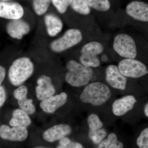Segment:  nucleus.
I'll return each mask as SVG.
<instances>
[{
    "mask_svg": "<svg viewBox=\"0 0 148 148\" xmlns=\"http://www.w3.org/2000/svg\"><path fill=\"white\" fill-rule=\"evenodd\" d=\"M66 68L68 72L65 77L66 81L74 87L86 85L93 76V71L90 67L84 66L75 60L68 62Z\"/></svg>",
    "mask_w": 148,
    "mask_h": 148,
    "instance_id": "obj_1",
    "label": "nucleus"
},
{
    "mask_svg": "<svg viewBox=\"0 0 148 148\" xmlns=\"http://www.w3.org/2000/svg\"><path fill=\"white\" fill-rule=\"evenodd\" d=\"M111 96V90L108 86L102 82H95L86 86L80 99L83 103L101 106L105 104Z\"/></svg>",
    "mask_w": 148,
    "mask_h": 148,
    "instance_id": "obj_2",
    "label": "nucleus"
},
{
    "mask_svg": "<svg viewBox=\"0 0 148 148\" xmlns=\"http://www.w3.org/2000/svg\"><path fill=\"white\" fill-rule=\"evenodd\" d=\"M34 71V65L31 59L22 57L15 60L9 70L8 77L12 84L18 86L32 76Z\"/></svg>",
    "mask_w": 148,
    "mask_h": 148,
    "instance_id": "obj_3",
    "label": "nucleus"
},
{
    "mask_svg": "<svg viewBox=\"0 0 148 148\" xmlns=\"http://www.w3.org/2000/svg\"><path fill=\"white\" fill-rule=\"evenodd\" d=\"M114 50L121 57L134 59L137 55L136 44L134 39L129 35L120 34L114 38Z\"/></svg>",
    "mask_w": 148,
    "mask_h": 148,
    "instance_id": "obj_4",
    "label": "nucleus"
},
{
    "mask_svg": "<svg viewBox=\"0 0 148 148\" xmlns=\"http://www.w3.org/2000/svg\"><path fill=\"white\" fill-rule=\"evenodd\" d=\"M103 49V45L98 42H91L85 45L81 50V64L90 68L99 67L100 61L98 55L102 53Z\"/></svg>",
    "mask_w": 148,
    "mask_h": 148,
    "instance_id": "obj_5",
    "label": "nucleus"
},
{
    "mask_svg": "<svg viewBox=\"0 0 148 148\" xmlns=\"http://www.w3.org/2000/svg\"><path fill=\"white\" fill-rule=\"evenodd\" d=\"M82 38V34L79 30L70 29L61 38L52 41L50 48L54 52H63L79 43Z\"/></svg>",
    "mask_w": 148,
    "mask_h": 148,
    "instance_id": "obj_6",
    "label": "nucleus"
},
{
    "mask_svg": "<svg viewBox=\"0 0 148 148\" xmlns=\"http://www.w3.org/2000/svg\"><path fill=\"white\" fill-rule=\"evenodd\" d=\"M118 68L123 75L128 77L138 78L148 73L147 69L145 64L132 58L122 60L119 63Z\"/></svg>",
    "mask_w": 148,
    "mask_h": 148,
    "instance_id": "obj_7",
    "label": "nucleus"
},
{
    "mask_svg": "<svg viewBox=\"0 0 148 148\" xmlns=\"http://www.w3.org/2000/svg\"><path fill=\"white\" fill-rule=\"evenodd\" d=\"M106 79L108 83L114 88L124 90L126 88L127 78L120 72L116 66L110 65L107 67Z\"/></svg>",
    "mask_w": 148,
    "mask_h": 148,
    "instance_id": "obj_8",
    "label": "nucleus"
},
{
    "mask_svg": "<svg viewBox=\"0 0 148 148\" xmlns=\"http://www.w3.org/2000/svg\"><path fill=\"white\" fill-rule=\"evenodd\" d=\"M24 14L23 8L18 3L0 1V17L10 20L19 19Z\"/></svg>",
    "mask_w": 148,
    "mask_h": 148,
    "instance_id": "obj_9",
    "label": "nucleus"
},
{
    "mask_svg": "<svg viewBox=\"0 0 148 148\" xmlns=\"http://www.w3.org/2000/svg\"><path fill=\"white\" fill-rule=\"evenodd\" d=\"M37 82L36 93L38 100L43 101L55 94V88L50 77L42 75L37 80Z\"/></svg>",
    "mask_w": 148,
    "mask_h": 148,
    "instance_id": "obj_10",
    "label": "nucleus"
},
{
    "mask_svg": "<svg viewBox=\"0 0 148 148\" xmlns=\"http://www.w3.org/2000/svg\"><path fill=\"white\" fill-rule=\"evenodd\" d=\"M28 136L26 127H13L3 125L0 127V137L4 140L11 141H23Z\"/></svg>",
    "mask_w": 148,
    "mask_h": 148,
    "instance_id": "obj_11",
    "label": "nucleus"
},
{
    "mask_svg": "<svg viewBox=\"0 0 148 148\" xmlns=\"http://www.w3.org/2000/svg\"><path fill=\"white\" fill-rule=\"evenodd\" d=\"M126 12L129 16L135 20L148 22V4L147 3L132 1L126 7Z\"/></svg>",
    "mask_w": 148,
    "mask_h": 148,
    "instance_id": "obj_12",
    "label": "nucleus"
},
{
    "mask_svg": "<svg viewBox=\"0 0 148 148\" xmlns=\"http://www.w3.org/2000/svg\"><path fill=\"white\" fill-rule=\"evenodd\" d=\"M8 34L13 38L21 40L24 35L30 31V26L27 22L21 18L11 20L7 24Z\"/></svg>",
    "mask_w": 148,
    "mask_h": 148,
    "instance_id": "obj_13",
    "label": "nucleus"
},
{
    "mask_svg": "<svg viewBox=\"0 0 148 148\" xmlns=\"http://www.w3.org/2000/svg\"><path fill=\"white\" fill-rule=\"evenodd\" d=\"M28 89L26 86H21L14 90V96L17 100L20 108L28 115H31L36 112V107L33 101L27 97Z\"/></svg>",
    "mask_w": 148,
    "mask_h": 148,
    "instance_id": "obj_14",
    "label": "nucleus"
},
{
    "mask_svg": "<svg viewBox=\"0 0 148 148\" xmlns=\"http://www.w3.org/2000/svg\"><path fill=\"white\" fill-rule=\"evenodd\" d=\"M137 103L135 97L132 95H127L117 99L113 103L112 111L116 116H122L132 110Z\"/></svg>",
    "mask_w": 148,
    "mask_h": 148,
    "instance_id": "obj_15",
    "label": "nucleus"
},
{
    "mask_svg": "<svg viewBox=\"0 0 148 148\" xmlns=\"http://www.w3.org/2000/svg\"><path fill=\"white\" fill-rule=\"evenodd\" d=\"M68 95L62 92L58 95L51 96L42 101L40 103V108L44 112L47 113H53L57 109L64 106L67 101Z\"/></svg>",
    "mask_w": 148,
    "mask_h": 148,
    "instance_id": "obj_16",
    "label": "nucleus"
},
{
    "mask_svg": "<svg viewBox=\"0 0 148 148\" xmlns=\"http://www.w3.org/2000/svg\"><path fill=\"white\" fill-rule=\"evenodd\" d=\"M71 131V127L69 125H56L46 130L43 134V138L46 141L52 143L61 140L70 134Z\"/></svg>",
    "mask_w": 148,
    "mask_h": 148,
    "instance_id": "obj_17",
    "label": "nucleus"
},
{
    "mask_svg": "<svg viewBox=\"0 0 148 148\" xmlns=\"http://www.w3.org/2000/svg\"><path fill=\"white\" fill-rule=\"evenodd\" d=\"M44 21L47 31L50 36H55L62 31L63 22L55 14H46L45 16Z\"/></svg>",
    "mask_w": 148,
    "mask_h": 148,
    "instance_id": "obj_18",
    "label": "nucleus"
},
{
    "mask_svg": "<svg viewBox=\"0 0 148 148\" xmlns=\"http://www.w3.org/2000/svg\"><path fill=\"white\" fill-rule=\"evenodd\" d=\"M32 121L29 115L21 109L13 111L12 118L9 123L12 127H27L31 125Z\"/></svg>",
    "mask_w": 148,
    "mask_h": 148,
    "instance_id": "obj_19",
    "label": "nucleus"
},
{
    "mask_svg": "<svg viewBox=\"0 0 148 148\" xmlns=\"http://www.w3.org/2000/svg\"><path fill=\"white\" fill-rule=\"evenodd\" d=\"M98 148H123V145L118 140L115 134L111 133L107 139L100 143Z\"/></svg>",
    "mask_w": 148,
    "mask_h": 148,
    "instance_id": "obj_20",
    "label": "nucleus"
},
{
    "mask_svg": "<svg viewBox=\"0 0 148 148\" xmlns=\"http://www.w3.org/2000/svg\"><path fill=\"white\" fill-rule=\"evenodd\" d=\"M71 5L75 11L80 14L88 15L90 13V7L86 0H72Z\"/></svg>",
    "mask_w": 148,
    "mask_h": 148,
    "instance_id": "obj_21",
    "label": "nucleus"
},
{
    "mask_svg": "<svg viewBox=\"0 0 148 148\" xmlns=\"http://www.w3.org/2000/svg\"><path fill=\"white\" fill-rule=\"evenodd\" d=\"M90 7L101 12L108 10L110 4L108 0H86Z\"/></svg>",
    "mask_w": 148,
    "mask_h": 148,
    "instance_id": "obj_22",
    "label": "nucleus"
},
{
    "mask_svg": "<svg viewBox=\"0 0 148 148\" xmlns=\"http://www.w3.org/2000/svg\"><path fill=\"white\" fill-rule=\"evenodd\" d=\"M51 0H33L34 10L36 14L41 15L46 12Z\"/></svg>",
    "mask_w": 148,
    "mask_h": 148,
    "instance_id": "obj_23",
    "label": "nucleus"
},
{
    "mask_svg": "<svg viewBox=\"0 0 148 148\" xmlns=\"http://www.w3.org/2000/svg\"><path fill=\"white\" fill-rule=\"evenodd\" d=\"M87 123L90 131H95L103 127V123L99 117L95 114H90L88 117Z\"/></svg>",
    "mask_w": 148,
    "mask_h": 148,
    "instance_id": "obj_24",
    "label": "nucleus"
},
{
    "mask_svg": "<svg viewBox=\"0 0 148 148\" xmlns=\"http://www.w3.org/2000/svg\"><path fill=\"white\" fill-rule=\"evenodd\" d=\"M107 135L106 130L103 128L88 132V137L94 144H98L102 142Z\"/></svg>",
    "mask_w": 148,
    "mask_h": 148,
    "instance_id": "obj_25",
    "label": "nucleus"
},
{
    "mask_svg": "<svg viewBox=\"0 0 148 148\" xmlns=\"http://www.w3.org/2000/svg\"><path fill=\"white\" fill-rule=\"evenodd\" d=\"M72 0H51L52 3L59 13L64 14L71 5Z\"/></svg>",
    "mask_w": 148,
    "mask_h": 148,
    "instance_id": "obj_26",
    "label": "nucleus"
},
{
    "mask_svg": "<svg viewBox=\"0 0 148 148\" xmlns=\"http://www.w3.org/2000/svg\"><path fill=\"white\" fill-rule=\"evenodd\" d=\"M57 148H83V147L79 143L72 142L69 138L64 137L60 140Z\"/></svg>",
    "mask_w": 148,
    "mask_h": 148,
    "instance_id": "obj_27",
    "label": "nucleus"
},
{
    "mask_svg": "<svg viewBox=\"0 0 148 148\" xmlns=\"http://www.w3.org/2000/svg\"><path fill=\"white\" fill-rule=\"evenodd\" d=\"M138 147L140 148H148V127L144 130L137 140Z\"/></svg>",
    "mask_w": 148,
    "mask_h": 148,
    "instance_id": "obj_28",
    "label": "nucleus"
},
{
    "mask_svg": "<svg viewBox=\"0 0 148 148\" xmlns=\"http://www.w3.org/2000/svg\"><path fill=\"white\" fill-rule=\"evenodd\" d=\"M6 98V93L3 86H0V108L3 106L5 102Z\"/></svg>",
    "mask_w": 148,
    "mask_h": 148,
    "instance_id": "obj_29",
    "label": "nucleus"
},
{
    "mask_svg": "<svg viewBox=\"0 0 148 148\" xmlns=\"http://www.w3.org/2000/svg\"><path fill=\"white\" fill-rule=\"evenodd\" d=\"M5 69L3 66H0V86L5 78Z\"/></svg>",
    "mask_w": 148,
    "mask_h": 148,
    "instance_id": "obj_30",
    "label": "nucleus"
},
{
    "mask_svg": "<svg viewBox=\"0 0 148 148\" xmlns=\"http://www.w3.org/2000/svg\"><path fill=\"white\" fill-rule=\"evenodd\" d=\"M144 113L146 116L148 117V102L146 104L144 108Z\"/></svg>",
    "mask_w": 148,
    "mask_h": 148,
    "instance_id": "obj_31",
    "label": "nucleus"
},
{
    "mask_svg": "<svg viewBox=\"0 0 148 148\" xmlns=\"http://www.w3.org/2000/svg\"><path fill=\"white\" fill-rule=\"evenodd\" d=\"M102 60L104 62H106V61H108V57L106 55H103L102 57Z\"/></svg>",
    "mask_w": 148,
    "mask_h": 148,
    "instance_id": "obj_32",
    "label": "nucleus"
},
{
    "mask_svg": "<svg viewBox=\"0 0 148 148\" xmlns=\"http://www.w3.org/2000/svg\"><path fill=\"white\" fill-rule=\"evenodd\" d=\"M0 1H9V0H0Z\"/></svg>",
    "mask_w": 148,
    "mask_h": 148,
    "instance_id": "obj_33",
    "label": "nucleus"
},
{
    "mask_svg": "<svg viewBox=\"0 0 148 148\" xmlns=\"http://www.w3.org/2000/svg\"><path fill=\"white\" fill-rule=\"evenodd\" d=\"M36 148H44V147H37Z\"/></svg>",
    "mask_w": 148,
    "mask_h": 148,
    "instance_id": "obj_34",
    "label": "nucleus"
}]
</instances>
